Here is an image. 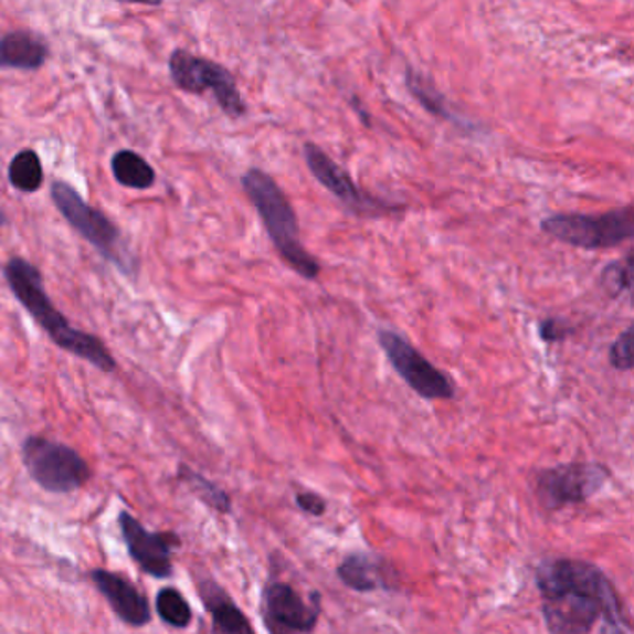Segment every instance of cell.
<instances>
[{"label":"cell","instance_id":"obj_1","mask_svg":"<svg viewBox=\"0 0 634 634\" xmlns=\"http://www.w3.org/2000/svg\"><path fill=\"white\" fill-rule=\"evenodd\" d=\"M536 584L552 634H590L603 616V634H633L616 590L595 566L554 558L541 562Z\"/></svg>","mask_w":634,"mask_h":634},{"label":"cell","instance_id":"obj_2","mask_svg":"<svg viewBox=\"0 0 634 634\" xmlns=\"http://www.w3.org/2000/svg\"><path fill=\"white\" fill-rule=\"evenodd\" d=\"M4 277L19 304L42 326L56 347L88 361L103 372L116 369V359L95 335L84 334L53 306L43 283L42 272L23 257H12L4 265Z\"/></svg>","mask_w":634,"mask_h":634},{"label":"cell","instance_id":"obj_3","mask_svg":"<svg viewBox=\"0 0 634 634\" xmlns=\"http://www.w3.org/2000/svg\"><path fill=\"white\" fill-rule=\"evenodd\" d=\"M242 189L252 201L279 257L304 279L320 276V263L300 241V225L293 203L266 171L252 168L242 176Z\"/></svg>","mask_w":634,"mask_h":634},{"label":"cell","instance_id":"obj_4","mask_svg":"<svg viewBox=\"0 0 634 634\" xmlns=\"http://www.w3.org/2000/svg\"><path fill=\"white\" fill-rule=\"evenodd\" d=\"M541 231L579 250H609L633 239L634 209L627 205L605 214H552L541 222Z\"/></svg>","mask_w":634,"mask_h":634},{"label":"cell","instance_id":"obj_5","mask_svg":"<svg viewBox=\"0 0 634 634\" xmlns=\"http://www.w3.org/2000/svg\"><path fill=\"white\" fill-rule=\"evenodd\" d=\"M51 198L56 209L62 212V216L71 223V228L77 230L103 257L108 258L125 274L133 272L135 257L125 247L121 231L110 218L103 214L99 209L89 207L67 182L54 181L51 184Z\"/></svg>","mask_w":634,"mask_h":634},{"label":"cell","instance_id":"obj_6","mask_svg":"<svg viewBox=\"0 0 634 634\" xmlns=\"http://www.w3.org/2000/svg\"><path fill=\"white\" fill-rule=\"evenodd\" d=\"M170 77L177 88L189 94L211 92L223 114L239 119L247 112L246 101L242 99L235 77L230 70L212 60L177 49L168 62Z\"/></svg>","mask_w":634,"mask_h":634},{"label":"cell","instance_id":"obj_7","mask_svg":"<svg viewBox=\"0 0 634 634\" xmlns=\"http://www.w3.org/2000/svg\"><path fill=\"white\" fill-rule=\"evenodd\" d=\"M23 462L32 480L51 494H70L89 478L88 464L77 451L45 437L24 441Z\"/></svg>","mask_w":634,"mask_h":634},{"label":"cell","instance_id":"obj_8","mask_svg":"<svg viewBox=\"0 0 634 634\" xmlns=\"http://www.w3.org/2000/svg\"><path fill=\"white\" fill-rule=\"evenodd\" d=\"M378 342L389 363L410 388L426 400L454 399V383L443 370L430 363L412 342L393 329H380Z\"/></svg>","mask_w":634,"mask_h":634},{"label":"cell","instance_id":"obj_9","mask_svg":"<svg viewBox=\"0 0 634 634\" xmlns=\"http://www.w3.org/2000/svg\"><path fill=\"white\" fill-rule=\"evenodd\" d=\"M609 480V471L600 464L558 465L541 471L536 492L547 510L584 503L598 494Z\"/></svg>","mask_w":634,"mask_h":634},{"label":"cell","instance_id":"obj_10","mask_svg":"<svg viewBox=\"0 0 634 634\" xmlns=\"http://www.w3.org/2000/svg\"><path fill=\"white\" fill-rule=\"evenodd\" d=\"M320 605L307 603L285 582H276L263 593V617L268 634H306L317 625Z\"/></svg>","mask_w":634,"mask_h":634},{"label":"cell","instance_id":"obj_11","mask_svg":"<svg viewBox=\"0 0 634 634\" xmlns=\"http://www.w3.org/2000/svg\"><path fill=\"white\" fill-rule=\"evenodd\" d=\"M304 159L307 168L311 171L324 189L331 192L337 200L342 201L350 211L358 214H380L385 209L382 201L364 196L352 177L341 165H337L326 151L315 144L304 146Z\"/></svg>","mask_w":634,"mask_h":634},{"label":"cell","instance_id":"obj_12","mask_svg":"<svg viewBox=\"0 0 634 634\" xmlns=\"http://www.w3.org/2000/svg\"><path fill=\"white\" fill-rule=\"evenodd\" d=\"M121 535L130 557L147 575L166 579L171 575V549L179 543L176 536L168 532H147L140 521L127 511L119 514Z\"/></svg>","mask_w":634,"mask_h":634},{"label":"cell","instance_id":"obj_13","mask_svg":"<svg viewBox=\"0 0 634 634\" xmlns=\"http://www.w3.org/2000/svg\"><path fill=\"white\" fill-rule=\"evenodd\" d=\"M92 579L97 590L105 595V600L125 623H129L133 627H144L149 623L151 620L149 603L127 579L106 570L92 571Z\"/></svg>","mask_w":634,"mask_h":634},{"label":"cell","instance_id":"obj_14","mask_svg":"<svg viewBox=\"0 0 634 634\" xmlns=\"http://www.w3.org/2000/svg\"><path fill=\"white\" fill-rule=\"evenodd\" d=\"M49 45L29 30H13L0 38L2 70L35 71L47 62Z\"/></svg>","mask_w":634,"mask_h":634},{"label":"cell","instance_id":"obj_15","mask_svg":"<svg viewBox=\"0 0 634 634\" xmlns=\"http://www.w3.org/2000/svg\"><path fill=\"white\" fill-rule=\"evenodd\" d=\"M207 609L212 614V633L214 634H255L252 623L247 622L244 612L218 587L203 590Z\"/></svg>","mask_w":634,"mask_h":634},{"label":"cell","instance_id":"obj_16","mask_svg":"<svg viewBox=\"0 0 634 634\" xmlns=\"http://www.w3.org/2000/svg\"><path fill=\"white\" fill-rule=\"evenodd\" d=\"M112 173L125 189L147 190L155 184V170L144 157L121 149L112 157Z\"/></svg>","mask_w":634,"mask_h":634},{"label":"cell","instance_id":"obj_17","mask_svg":"<svg viewBox=\"0 0 634 634\" xmlns=\"http://www.w3.org/2000/svg\"><path fill=\"white\" fill-rule=\"evenodd\" d=\"M337 577L356 592H374L382 587L377 562L364 554H352L337 568Z\"/></svg>","mask_w":634,"mask_h":634},{"label":"cell","instance_id":"obj_18","mask_svg":"<svg viewBox=\"0 0 634 634\" xmlns=\"http://www.w3.org/2000/svg\"><path fill=\"white\" fill-rule=\"evenodd\" d=\"M8 177L13 189L24 194H34L42 189L43 166L34 149H23L13 157L8 168Z\"/></svg>","mask_w":634,"mask_h":634},{"label":"cell","instance_id":"obj_19","mask_svg":"<svg viewBox=\"0 0 634 634\" xmlns=\"http://www.w3.org/2000/svg\"><path fill=\"white\" fill-rule=\"evenodd\" d=\"M405 84H408V89L415 95V99L421 103V105L434 114V116H440V118L451 119V121H456L454 119L453 112L446 108L445 99L443 95L437 92V89L429 83V78H424L421 73L408 67V73H405Z\"/></svg>","mask_w":634,"mask_h":634},{"label":"cell","instance_id":"obj_20","mask_svg":"<svg viewBox=\"0 0 634 634\" xmlns=\"http://www.w3.org/2000/svg\"><path fill=\"white\" fill-rule=\"evenodd\" d=\"M157 612L162 617V622L168 623L171 627H189L190 622H192V611H190L189 603L173 588L160 590L159 595H157Z\"/></svg>","mask_w":634,"mask_h":634},{"label":"cell","instance_id":"obj_21","mask_svg":"<svg viewBox=\"0 0 634 634\" xmlns=\"http://www.w3.org/2000/svg\"><path fill=\"white\" fill-rule=\"evenodd\" d=\"M181 475L184 476V480L189 482L196 494L200 495L201 499L205 500L207 505L212 506L214 510L223 511V514L231 510L230 497L223 494L222 489L216 488L214 484L201 478L200 475H196L187 467H182Z\"/></svg>","mask_w":634,"mask_h":634},{"label":"cell","instance_id":"obj_22","mask_svg":"<svg viewBox=\"0 0 634 634\" xmlns=\"http://www.w3.org/2000/svg\"><path fill=\"white\" fill-rule=\"evenodd\" d=\"M601 283H603V287H605L606 293L611 294L612 298H617L623 293H628L631 287H633L631 255L623 263H612V265L606 266L603 274H601Z\"/></svg>","mask_w":634,"mask_h":634},{"label":"cell","instance_id":"obj_23","mask_svg":"<svg viewBox=\"0 0 634 634\" xmlns=\"http://www.w3.org/2000/svg\"><path fill=\"white\" fill-rule=\"evenodd\" d=\"M611 364L616 370L627 372L633 369V328H627L620 334L611 347Z\"/></svg>","mask_w":634,"mask_h":634},{"label":"cell","instance_id":"obj_24","mask_svg":"<svg viewBox=\"0 0 634 634\" xmlns=\"http://www.w3.org/2000/svg\"><path fill=\"white\" fill-rule=\"evenodd\" d=\"M570 334V326L560 318H546L540 323V337L546 342L564 341Z\"/></svg>","mask_w":634,"mask_h":634},{"label":"cell","instance_id":"obj_25","mask_svg":"<svg viewBox=\"0 0 634 634\" xmlns=\"http://www.w3.org/2000/svg\"><path fill=\"white\" fill-rule=\"evenodd\" d=\"M296 505L300 506L302 510L311 514V516H323L326 511V503H324L323 497L317 494H298L296 495Z\"/></svg>","mask_w":634,"mask_h":634},{"label":"cell","instance_id":"obj_26","mask_svg":"<svg viewBox=\"0 0 634 634\" xmlns=\"http://www.w3.org/2000/svg\"><path fill=\"white\" fill-rule=\"evenodd\" d=\"M7 222H8L7 214H4V211L0 209V228H2V225H7Z\"/></svg>","mask_w":634,"mask_h":634}]
</instances>
